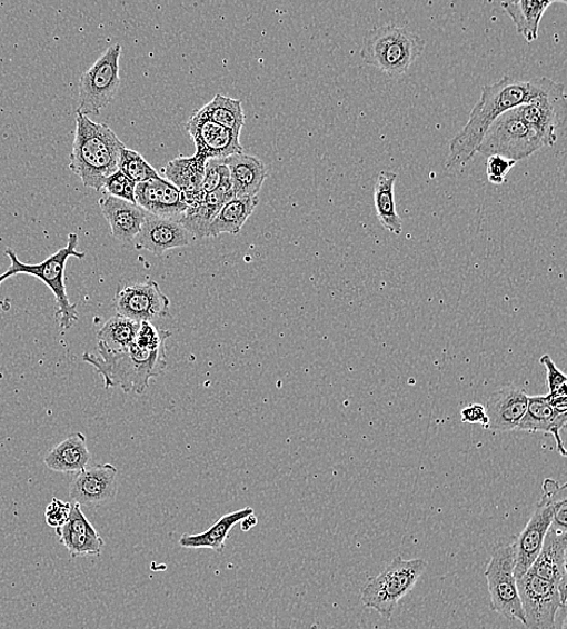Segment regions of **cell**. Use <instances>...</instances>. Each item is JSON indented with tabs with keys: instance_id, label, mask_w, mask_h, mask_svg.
<instances>
[{
	"instance_id": "cell-1",
	"label": "cell",
	"mask_w": 567,
	"mask_h": 629,
	"mask_svg": "<svg viewBox=\"0 0 567 629\" xmlns=\"http://www.w3.org/2000/svg\"><path fill=\"white\" fill-rule=\"evenodd\" d=\"M560 83L549 78L519 80L504 77L493 86L481 89V96L465 128L450 142L446 161L448 170L461 169L477 154V150L494 121L510 109L528 103Z\"/></svg>"
},
{
	"instance_id": "cell-2",
	"label": "cell",
	"mask_w": 567,
	"mask_h": 629,
	"mask_svg": "<svg viewBox=\"0 0 567 629\" xmlns=\"http://www.w3.org/2000/svg\"><path fill=\"white\" fill-rule=\"evenodd\" d=\"M77 130L69 169L86 187L101 191L110 174L118 171L120 150L126 147L106 124L77 114Z\"/></svg>"
},
{
	"instance_id": "cell-3",
	"label": "cell",
	"mask_w": 567,
	"mask_h": 629,
	"mask_svg": "<svg viewBox=\"0 0 567 629\" xmlns=\"http://www.w3.org/2000/svg\"><path fill=\"white\" fill-rule=\"evenodd\" d=\"M99 355L86 352L82 361L91 365L105 381L106 389L118 388L126 393L142 395L151 378H157L168 368L166 348L145 351L135 345L127 350L113 351L97 346Z\"/></svg>"
},
{
	"instance_id": "cell-4",
	"label": "cell",
	"mask_w": 567,
	"mask_h": 629,
	"mask_svg": "<svg viewBox=\"0 0 567 629\" xmlns=\"http://www.w3.org/2000/svg\"><path fill=\"white\" fill-rule=\"evenodd\" d=\"M79 244V237L76 232L68 236L67 246L63 249L54 252L46 261L39 264H26L20 261L18 254L12 249L6 250V256L9 258L10 268L0 276V286L10 278L17 276H29L43 281L57 299L58 310L54 312L59 326L62 331L71 330L78 322L79 313L78 306L69 302V298L64 283V270L67 261L71 257L84 259L86 252L77 250Z\"/></svg>"
},
{
	"instance_id": "cell-5",
	"label": "cell",
	"mask_w": 567,
	"mask_h": 629,
	"mask_svg": "<svg viewBox=\"0 0 567 629\" xmlns=\"http://www.w3.org/2000/svg\"><path fill=\"white\" fill-rule=\"evenodd\" d=\"M425 49L424 39L407 27L385 24L364 39L362 60L390 77L405 76Z\"/></svg>"
},
{
	"instance_id": "cell-6",
	"label": "cell",
	"mask_w": 567,
	"mask_h": 629,
	"mask_svg": "<svg viewBox=\"0 0 567 629\" xmlns=\"http://www.w3.org/2000/svg\"><path fill=\"white\" fill-rule=\"evenodd\" d=\"M426 568L425 559L396 557L362 588L364 606L377 611L385 620H391L399 601L412 591Z\"/></svg>"
},
{
	"instance_id": "cell-7",
	"label": "cell",
	"mask_w": 567,
	"mask_h": 629,
	"mask_svg": "<svg viewBox=\"0 0 567 629\" xmlns=\"http://www.w3.org/2000/svg\"><path fill=\"white\" fill-rule=\"evenodd\" d=\"M515 570L516 543H496L493 547L486 570L490 609L509 621H519L524 625V612Z\"/></svg>"
},
{
	"instance_id": "cell-8",
	"label": "cell",
	"mask_w": 567,
	"mask_h": 629,
	"mask_svg": "<svg viewBox=\"0 0 567 629\" xmlns=\"http://www.w3.org/2000/svg\"><path fill=\"white\" fill-rule=\"evenodd\" d=\"M543 147V140L514 108L494 121L477 153L487 158L499 156L517 162L531 157Z\"/></svg>"
},
{
	"instance_id": "cell-9",
	"label": "cell",
	"mask_w": 567,
	"mask_h": 629,
	"mask_svg": "<svg viewBox=\"0 0 567 629\" xmlns=\"http://www.w3.org/2000/svg\"><path fill=\"white\" fill-rule=\"evenodd\" d=\"M567 486L547 478L544 482V496L527 527L520 532L516 543V578L525 576L541 552L547 532L553 522L557 503L567 498Z\"/></svg>"
},
{
	"instance_id": "cell-10",
	"label": "cell",
	"mask_w": 567,
	"mask_h": 629,
	"mask_svg": "<svg viewBox=\"0 0 567 629\" xmlns=\"http://www.w3.org/2000/svg\"><path fill=\"white\" fill-rule=\"evenodd\" d=\"M121 46L108 48L89 70L80 77L77 114L100 116L113 101L120 87L119 60Z\"/></svg>"
},
{
	"instance_id": "cell-11",
	"label": "cell",
	"mask_w": 567,
	"mask_h": 629,
	"mask_svg": "<svg viewBox=\"0 0 567 629\" xmlns=\"http://www.w3.org/2000/svg\"><path fill=\"white\" fill-rule=\"evenodd\" d=\"M517 585L525 629H556L558 610L566 606V597L560 595L561 585L539 579L529 571Z\"/></svg>"
},
{
	"instance_id": "cell-12",
	"label": "cell",
	"mask_w": 567,
	"mask_h": 629,
	"mask_svg": "<svg viewBox=\"0 0 567 629\" xmlns=\"http://www.w3.org/2000/svg\"><path fill=\"white\" fill-rule=\"evenodd\" d=\"M115 304L118 314L136 322H153L168 317L170 299L156 281L119 287Z\"/></svg>"
},
{
	"instance_id": "cell-13",
	"label": "cell",
	"mask_w": 567,
	"mask_h": 629,
	"mask_svg": "<svg viewBox=\"0 0 567 629\" xmlns=\"http://www.w3.org/2000/svg\"><path fill=\"white\" fill-rule=\"evenodd\" d=\"M187 130L196 143L197 157L206 160L226 159L243 153L240 142L241 134L216 124L201 111L190 118Z\"/></svg>"
},
{
	"instance_id": "cell-14",
	"label": "cell",
	"mask_w": 567,
	"mask_h": 629,
	"mask_svg": "<svg viewBox=\"0 0 567 629\" xmlns=\"http://www.w3.org/2000/svg\"><path fill=\"white\" fill-rule=\"evenodd\" d=\"M118 469L112 463L94 465L77 473L69 497L73 503L99 508L116 500L118 496Z\"/></svg>"
},
{
	"instance_id": "cell-15",
	"label": "cell",
	"mask_w": 567,
	"mask_h": 629,
	"mask_svg": "<svg viewBox=\"0 0 567 629\" xmlns=\"http://www.w3.org/2000/svg\"><path fill=\"white\" fill-rule=\"evenodd\" d=\"M565 86L538 96L537 99L517 107L521 119L543 140L545 147H553L558 141L557 129L564 117Z\"/></svg>"
},
{
	"instance_id": "cell-16",
	"label": "cell",
	"mask_w": 567,
	"mask_h": 629,
	"mask_svg": "<svg viewBox=\"0 0 567 629\" xmlns=\"http://www.w3.org/2000/svg\"><path fill=\"white\" fill-rule=\"evenodd\" d=\"M192 240L196 239L179 220L147 213L146 221L132 242L136 249L160 256L172 249L186 248Z\"/></svg>"
},
{
	"instance_id": "cell-17",
	"label": "cell",
	"mask_w": 567,
	"mask_h": 629,
	"mask_svg": "<svg viewBox=\"0 0 567 629\" xmlns=\"http://www.w3.org/2000/svg\"><path fill=\"white\" fill-rule=\"evenodd\" d=\"M135 202L143 211L161 218L179 220L188 210L185 194L173 184L160 179L136 184Z\"/></svg>"
},
{
	"instance_id": "cell-18",
	"label": "cell",
	"mask_w": 567,
	"mask_h": 629,
	"mask_svg": "<svg viewBox=\"0 0 567 629\" xmlns=\"http://www.w3.org/2000/svg\"><path fill=\"white\" fill-rule=\"evenodd\" d=\"M529 396L519 388H503L491 393L486 407L487 430L509 432L517 430L527 413Z\"/></svg>"
},
{
	"instance_id": "cell-19",
	"label": "cell",
	"mask_w": 567,
	"mask_h": 629,
	"mask_svg": "<svg viewBox=\"0 0 567 629\" xmlns=\"http://www.w3.org/2000/svg\"><path fill=\"white\" fill-rule=\"evenodd\" d=\"M57 535L72 558L100 556L103 551L102 537L78 503H72L71 516L66 525L57 529Z\"/></svg>"
},
{
	"instance_id": "cell-20",
	"label": "cell",
	"mask_w": 567,
	"mask_h": 629,
	"mask_svg": "<svg viewBox=\"0 0 567 629\" xmlns=\"http://www.w3.org/2000/svg\"><path fill=\"white\" fill-rule=\"evenodd\" d=\"M567 528L551 523L543 550L528 570L539 579L560 586L567 581Z\"/></svg>"
},
{
	"instance_id": "cell-21",
	"label": "cell",
	"mask_w": 567,
	"mask_h": 629,
	"mask_svg": "<svg viewBox=\"0 0 567 629\" xmlns=\"http://www.w3.org/2000/svg\"><path fill=\"white\" fill-rule=\"evenodd\" d=\"M567 422V410L557 409L548 402L546 396H529L527 413L521 419L517 430L525 432H543L555 437L561 457L566 450L560 437Z\"/></svg>"
},
{
	"instance_id": "cell-22",
	"label": "cell",
	"mask_w": 567,
	"mask_h": 629,
	"mask_svg": "<svg viewBox=\"0 0 567 629\" xmlns=\"http://www.w3.org/2000/svg\"><path fill=\"white\" fill-rule=\"evenodd\" d=\"M99 203L113 238L132 242L146 221L147 212L133 202L107 194L102 196Z\"/></svg>"
},
{
	"instance_id": "cell-23",
	"label": "cell",
	"mask_w": 567,
	"mask_h": 629,
	"mask_svg": "<svg viewBox=\"0 0 567 629\" xmlns=\"http://www.w3.org/2000/svg\"><path fill=\"white\" fill-rule=\"evenodd\" d=\"M235 198H255L267 180L265 162L253 156L235 154L225 159Z\"/></svg>"
},
{
	"instance_id": "cell-24",
	"label": "cell",
	"mask_w": 567,
	"mask_h": 629,
	"mask_svg": "<svg viewBox=\"0 0 567 629\" xmlns=\"http://www.w3.org/2000/svg\"><path fill=\"white\" fill-rule=\"evenodd\" d=\"M232 198L235 197L231 182H228L212 193L205 194L196 207L188 208L183 216L179 218V222L190 232L193 239H203L221 208Z\"/></svg>"
},
{
	"instance_id": "cell-25",
	"label": "cell",
	"mask_w": 567,
	"mask_h": 629,
	"mask_svg": "<svg viewBox=\"0 0 567 629\" xmlns=\"http://www.w3.org/2000/svg\"><path fill=\"white\" fill-rule=\"evenodd\" d=\"M90 461L87 437L81 432L69 435L44 459L48 469L60 473H78L87 469Z\"/></svg>"
},
{
	"instance_id": "cell-26",
	"label": "cell",
	"mask_w": 567,
	"mask_h": 629,
	"mask_svg": "<svg viewBox=\"0 0 567 629\" xmlns=\"http://www.w3.org/2000/svg\"><path fill=\"white\" fill-rule=\"evenodd\" d=\"M255 513L252 508H245L239 511L228 513L218 519V521L209 529L200 535H185L179 539V546L189 550L209 549L220 553L226 549L227 540L231 529L239 525L243 518Z\"/></svg>"
},
{
	"instance_id": "cell-27",
	"label": "cell",
	"mask_w": 567,
	"mask_h": 629,
	"mask_svg": "<svg viewBox=\"0 0 567 629\" xmlns=\"http://www.w3.org/2000/svg\"><path fill=\"white\" fill-rule=\"evenodd\" d=\"M258 202V197L232 198L229 200L221 208L209 230H207L206 238H216L221 234L238 236L248 218L257 209Z\"/></svg>"
},
{
	"instance_id": "cell-28",
	"label": "cell",
	"mask_w": 567,
	"mask_h": 629,
	"mask_svg": "<svg viewBox=\"0 0 567 629\" xmlns=\"http://www.w3.org/2000/svg\"><path fill=\"white\" fill-rule=\"evenodd\" d=\"M206 161L197 156L178 157L162 169L163 180L181 190L185 196L200 193Z\"/></svg>"
},
{
	"instance_id": "cell-29",
	"label": "cell",
	"mask_w": 567,
	"mask_h": 629,
	"mask_svg": "<svg viewBox=\"0 0 567 629\" xmlns=\"http://www.w3.org/2000/svg\"><path fill=\"white\" fill-rule=\"evenodd\" d=\"M556 3V0H549V2L517 0V2H504L501 7L516 24L518 34L523 36L528 43H533L538 37L539 23L547 9Z\"/></svg>"
},
{
	"instance_id": "cell-30",
	"label": "cell",
	"mask_w": 567,
	"mask_h": 629,
	"mask_svg": "<svg viewBox=\"0 0 567 629\" xmlns=\"http://www.w3.org/2000/svg\"><path fill=\"white\" fill-rule=\"evenodd\" d=\"M398 174L390 171H381L375 187V207L381 226L399 236L404 230V222L396 209L395 187Z\"/></svg>"
},
{
	"instance_id": "cell-31",
	"label": "cell",
	"mask_w": 567,
	"mask_h": 629,
	"mask_svg": "<svg viewBox=\"0 0 567 629\" xmlns=\"http://www.w3.org/2000/svg\"><path fill=\"white\" fill-rule=\"evenodd\" d=\"M200 111L216 124L241 134L245 127V114L240 100L218 93Z\"/></svg>"
},
{
	"instance_id": "cell-32",
	"label": "cell",
	"mask_w": 567,
	"mask_h": 629,
	"mask_svg": "<svg viewBox=\"0 0 567 629\" xmlns=\"http://www.w3.org/2000/svg\"><path fill=\"white\" fill-rule=\"evenodd\" d=\"M138 328L140 322L116 314L103 325L97 338L99 343L109 350H127L133 345Z\"/></svg>"
},
{
	"instance_id": "cell-33",
	"label": "cell",
	"mask_w": 567,
	"mask_h": 629,
	"mask_svg": "<svg viewBox=\"0 0 567 629\" xmlns=\"http://www.w3.org/2000/svg\"><path fill=\"white\" fill-rule=\"evenodd\" d=\"M118 171L126 174L135 184L155 181L161 177L140 153L127 146L120 150Z\"/></svg>"
},
{
	"instance_id": "cell-34",
	"label": "cell",
	"mask_w": 567,
	"mask_h": 629,
	"mask_svg": "<svg viewBox=\"0 0 567 629\" xmlns=\"http://www.w3.org/2000/svg\"><path fill=\"white\" fill-rule=\"evenodd\" d=\"M171 336L170 331L160 330L151 322H141L133 345L145 351H157L165 348L166 340Z\"/></svg>"
},
{
	"instance_id": "cell-35",
	"label": "cell",
	"mask_w": 567,
	"mask_h": 629,
	"mask_svg": "<svg viewBox=\"0 0 567 629\" xmlns=\"http://www.w3.org/2000/svg\"><path fill=\"white\" fill-rule=\"evenodd\" d=\"M230 182V173L225 159H209L206 161L201 191L203 194L212 193L221 186Z\"/></svg>"
},
{
	"instance_id": "cell-36",
	"label": "cell",
	"mask_w": 567,
	"mask_h": 629,
	"mask_svg": "<svg viewBox=\"0 0 567 629\" xmlns=\"http://www.w3.org/2000/svg\"><path fill=\"white\" fill-rule=\"evenodd\" d=\"M136 184L120 171L110 174L106 180L102 193L118 199L135 202Z\"/></svg>"
},
{
	"instance_id": "cell-37",
	"label": "cell",
	"mask_w": 567,
	"mask_h": 629,
	"mask_svg": "<svg viewBox=\"0 0 567 629\" xmlns=\"http://www.w3.org/2000/svg\"><path fill=\"white\" fill-rule=\"evenodd\" d=\"M516 161L499 156H493L487 161V174L491 184L501 186L507 180V174L516 167Z\"/></svg>"
},
{
	"instance_id": "cell-38",
	"label": "cell",
	"mask_w": 567,
	"mask_h": 629,
	"mask_svg": "<svg viewBox=\"0 0 567 629\" xmlns=\"http://www.w3.org/2000/svg\"><path fill=\"white\" fill-rule=\"evenodd\" d=\"M72 503L53 498L46 510V521L49 527L58 529L68 521L71 516Z\"/></svg>"
},
{
	"instance_id": "cell-39",
	"label": "cell",
	"mask_w": 567,
	"mask_h": 629,
	"mask_svg": "<svg viewBox=\"0 0 567 629\" xmlns=\"http://www.w3.org/2000/svg\"><path fill=\"white\" fill-rule=\"evenodd\" d=\"M541 363L546 367V372H547L546 382H547L548 393L555 392L560 388L567 386L566 376L560 371V369L556 366V363L553 362L549 355H544V357L541 358Z\"/></svg>"
},
{
	"instance_id": "cell-40",
	"label": "cell",
	"mask_w": 567,
	"mask_h": 629,
	"mask_svg": "<svg viewBox=\"0 0 567 629\" xmlns=\"http://www.w3.org/2000/svg\"><path fill=\"white\" fill-rule=\"evenodd\" d=\"M461 419L466 423H478L484 429H487L488 426L487 410L483 405H469L462 409Z\"/></svg>"
},
{
	"instance_id": "cell-41",
	"label": "cell",
	"mask_w": 567,
	"mask_h": 629,
	"mask_svg": "<svg viewBox=\"0 0 567 629\" xmlns=\"http://www.w3.org/2000/svg\"><path fill=\"white\" fill-rule=\"evenodd\" d=\"M240 523L242 531H250L252 528L257 526L258 518L255 516V513H252L243 518Z\"/></svg>"
},
{
	"instance_id": "cell-42",
	"label": "cell",
	"mask_w": 567,
	"mask_h": 629,
	"mask_svg": "<svg viewBox=\"0 0 567 629\" xmlns=\"http://www.w3.org/2000/svg\"><path fill=\"white\" fill-rule=\"evenodd\" d=\"M556 629H566V606H561L556 618Z\"/></svg>"
}]
</instances>
